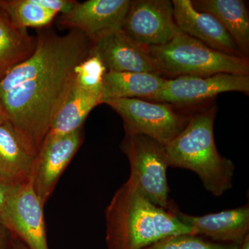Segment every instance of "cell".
<instances>
[{"instance_id":"44dd1931","label":"cell","mask_w":249,"mask_h":249,"mask_svg":"<svg viewBox=\"0 0 249 249\" xmlns=\"http://www.w3.org/2000/svg\"><path fill=\"white\" fill-rule=\"evenodd\" d=\"M239 245L213 242L194 234L170 236L144 249H238Z\"/></svg>"},{"instance_id":"603a6c76","label":"cell","mask_w":249,"mask_h":249,"mask_svg":"<svg viewBox=\"0 0 249 249\" xmlns=\"http://www.w3.org/2000/svg\"><path fill=\"white\" fill-rule=\"evenodd\" d=\"M42 7L53 11L56 14H67L73 7L77 1L73 0H34Z\"/></svg>"},{"instance_id":"7c38bea8","label":"cell","mask_w":249,"mask_h":249,"mask_svg":"<svg viewBox=\"0 0 249 249\" xmlns=\"http://www.w3.org/2000/svg\"><path fill=\"white\" fill-rule=\"evenodd\" d=\"M91 43L90 53L96 54L101 59L107 71L160 75L149 47L133 40L122 29L109 33Z\"/></svg>"},{"instance_id":"ba28073f","label":"cell","mask_w":249,"mask_h":249,"mask_svg":"<svg viewBox=\"0 0 249 249\" xmlns=\"http://www.w3.org/2000/svg\"><path fill=\"white\" fill-rule=\"evenodd\" d=\"M231 91L249 93V76L219 73L213 76H180L165 79L151 101L175 107L198 106L213 100L217 95Z\"/></svg>"},{"instance_id":"30bf717a","label":"cell","mask_w":249,"mask_h":249,"mask_svg":"<svg viewBox=\"0 0 249 249\" xmlns=\"http://www.w3.org/2000/svg\"><path fill=\"white\" fill-rule=\"evenodd\" d=\"M83 140L81 128L44 141L31 177L36 193L44 205L50 198L59 178L76 155Z\"/></svg>"},{"instance_id":"277c9868","label":"cell","mask_w":249,"mask_h":249,"mask_svg":"<svg viewBox=\"0 0 249 249\" xmlns=\"http://www.w3.org/2000/svg\"><path fill=\"white\" fill-rule=\"evenodd\" d=\"M149 49L159 74L168 79L219 73L249 76L248 58L217 52L183 33L164 45Z\"/></svg>"},{"instance_id":"d4e9b609","label":"cell","mask_w":249,"mask_h":249,"mask_svg":"<svg viewBox=\"0 0 249 249\" xmlns=\"http://www.w3.org/2000/svg\"><path fill=\"white\" fill-rule=\"evenodd\" d=\"M12 237L9 231L0 223V249H10Z\"/></svg>"},{"instance_id":"cb8c5ba5","label":"cell","mask_w":249,"mask_h":249,"mask_svg":"<svg viewBox=\"0 0 249 249\" xmlns=\"http://www.w3.org/2000/svg\"><path fill=\"white\" fill-rule=\"evenodd\" d=\"M16 183H17L11 182V181L0 178V215Z\"/></svg>"},{"instance_id":"2e32d148","label":"cell","mask_w":249,"mask_h":249,"mask_svg":"<svg viewBox=\"0 0 249 249\" xmlns=\"http://www.w3.org/2000/svg\"><path fill=\"white\" fill-rule=\"evenodd\" d=\"M197 11L209 13L221 23L246 58L249 53V14L242 0H193Z\"/></svg>"},{"instance_id":"5bb4252c","label":"cell","mask_w":249,"mask_h":249,"mask_svg":"<svg viewBox=\"0 0 249 249\" xmlns=\"http://www.w3.org/2000/svg\"><path fill=\"white\" fill-rule=\"evenodd\" d=\"M172 4L175 23L183 34L217 52L245 58L232 37L213 16L197 11L191 0H173Z\"/></svg>"},{"instance_id":"7a4b0ae2","label":"cell","mask_w":249,"mask_h":249,"mask_svg":"<svg viewBox=\"0 0 249 249\" xmlns=\"http://www.w3.org/2000/svg\"><path fill=\"white\" fill-rule=\"evenodd\" d=\"M107 249H144L170 236L194 234L168 210L151 202L128 178L106 210Z\"/></svg>"},{"instance_id":"ac0fdd59","label":"cell","mask_w":249,"mask_h":249,"mask_svg":"<svg viewBox=\"0 0 249 249\" xmlns=\"http://www.w3.org/2000/svg\"><path fill=\"white\" fill-rule=\"evenodd\" d=\"M18 27L0 6V80L35 51L37 38Z\"/></svg>"},{"instance_id":"8992f818","label":"cell","mask_w":249,"mask_h":249,"mask_svg":"<svg viewBox=\"0 0 249 249\" xmlns=\"http://www.w3.org/2000/svg\"><path fill=\"white\" fill-rule=\"evenodd\" d=\"M103 104L122 118L125 132L146 135L164 145L182 132L193 113L168 103L139 98L109 100Z\"/></svg>"},{"instance_id":"e0dca14e","label":"cell","mask_w":249,"mask_h":249,"mask_svg":"<svg viewBox=\"0 0 249 249\" xmlns=\"http://www.w3.org/2000/svg\"><path fill=\"white\" fill-rule=\"evenodd\" d=\"M100 104L101 89H85L74 83L46 138L61 137L81 129L89 113Z\"/></svg>"},{"instance_id":"52a82bcc","label":"cell","mask_w":249,"mask_h":249,"mask_svg":"<svg viewBox=\"0 0 249 249\" xmlns=\"http://www.w3.org/2000/svg\"><path fill=\"white\" fill-rule=\"evenodd\" d=\"M44 206L31 178L20 181L8 198L0 223L29 248L49 249Z\"/></svg>"},{"instance_id":"ffe728a7","label":"cell","mask_w":249,"mask_h":249,"mask_svg":"<svg viewBox=\"0 0 249 249\" xmlns=\"http://www.w3.org/2000/svg\"><path fill=\"white\" fill-rule=\"evenodd\" d=\"M0 6L9 15L12 22L21 29L47 27L58 15L36 4L34 0L0 1Z\"/></svg>"},{"instance_id":"7402d4cb","label":"cell","mask_w":249,"mask_h":249,"mask_svg":"<svg viewBox=\"0 0 249 249\" xmlns=\"http://www.w3.org/2000/svg\"><path fill=\"white\" fill-rule=\"evenodd\" d=\"M107 72L101 59L90 53L76 67L75 83L88 89H101L103 77Z\"/></svg>"},{"instance_id":"6da1fadb","label":"cell","mask_w":249,"mask_h":249,"mask_svg":"<svg viewBox=\"0 0 249 249\" xmlns=\"http://www.w3.org/2000/svg\"><path fill=\"white\" fill-rule=\"evenodd\" d=\"M32 55L0 80V101L23 147L37 157L76 78V67L90 55L91 41L71 30L40 33Z\"/></svg>"},{"instance_id":"484cf974","label":"cell","mask_w":249,"mask_h":249,"mask_svg":"<svg viewBox=\"0 0 249 249\" xmlns=\"http://www.w3.org/2000/svg\"><path fill=\"white\" fill-rule=\"evenodd\" d=\"M13 236V235H12ZM10 249H31L27 247L24 242L19 240L17 237L13 236L12 241H11V247Z\"/></svg>"},{"instance_id":"4316f807","label":"cell","mask_w":249,"mask_h":249,"mask_svg":"<svg viewBox=\"0 0 249 249\" xmlns=\"http://www.w3.org/2000/svg\"><path fill=\"white\" fill-rule=\"evenodd\" d=\"M9 124V119H8L7 114H6L1 101H0V124Z\"/></svg>"},{"instance_id":"d6986e66","label":"cell","mask_w":249,"mask_h":249,"mask_svg":"<svg viewBox=\"0 0 249 249\" xmlns=\"http://www.w3.org/2000/svg\"><path fill=\"white\" fill-rule=\"evenodd\" d=\"M36 160L22 146L9 124H0V178L13 183L31 178Z\"/></svg>"},{"instance_id":"3957f363","label":"cell","mask_w":249,"mask_h":249,"mask_svg":"<svg viewBox=\"0 0 249 249\" xmlns=\"http://www.w3.org/2000/svg\"><path fill=\"white\" fill-rule=\"evenodd\" d=\"M217 108L214 105L193 111L189 123L165 145L169 167L194 172L205 189L220 196L232 188L235 165L218 152L214 137Z\"/></svg>"},{"instance_id":"9a60e30c","label":"cell","mask_w":249,"mask_h":249,"mask_svg":"<svg viewBox=\"0 0 249 249\" xmlns=\"http://www.w3.org/2000/svg\"><path fill=\"white\" fill-rule=\"evenodd\" d=\"M165 79L152 73L107 71L101 87V104L119 98H139L150 101Z\"/></svg>"},{"instance_id":"4fadbf2b","label":"cell","mask_w":249,"mask_h":249,"mask_svg":"<svg viewBox=\"0 0 249 249\" xmlns=\"http://www.w3.org/2000/svg\"><path fill=\"white\" fill-rule=\"evenodd\" d=\"M168 210L196 235L213 242L240 245L249 234V204L202 216L184 213L173 201Z\"/></svg>"},{"instance_id":"8fae6325","label":"cell","mask_w":249,"mask_h":249,"mask_svg":"<svg viewBox=\"0 0 249 249\" xmlns=\"http://www.w3.org/2000/svg\"><path fill=\"white\" fill-rule=\"evenodd\" d=\"M131 0H88L76 1L67 14L59 18L62 28L77 30L91 42L121 29Z\"/></svg>"},{"instance_id":"9c48e42d","label":"cell","mask_w":249,"mask_h":249,"mask_svg":"<svg viewBox=\"0 0 249 249\" xmlns=\"http://www.w3.org/2000/svg\"><path fill=\"white\" fill-rule=\"evenodd\" d=\"M121 29L147 47L164 45L183 33L175 23L170 0L131 1Z\"/></svg>"},{"instance_id":"5b68a950","label":"cell","mask_w":249,"mask_h":249,"mask_svg":"<svg viewBox=\"0 0 249 249\" xmlns=\"http://www.w3.org/2000/svg\"><path fill=\"white\" fill-rule=\"evenodd\" d=\"M121 148L129 160V178L153 204L169 209L173 200L169 198L165 145L146 135L125 132Z\"/></svg>"},{"instance_id":"83f0119b","label":"cell","mask_w":249,"mask_h":249,"mask_svg":"<svg viewBox=\"0 0 249 249\" xmlns=\"http://www.w3.org/2000/svg\"><path fill=\"white\" fill-rule=\"evenodd\" d=\"M238 249H249V234L240 242Z\"/></svg>"}]
</instances>
